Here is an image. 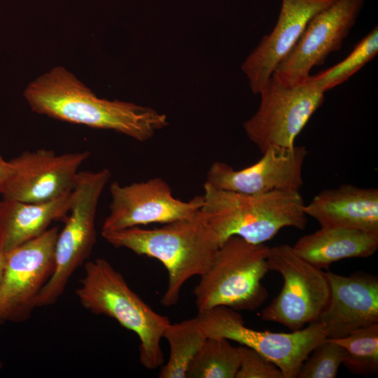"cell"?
<instances>
[{
	"label": "cell",
	"mask_w": 378,
	"mask_h": 378,
	"mask_svg": "<svg viewBox=\"0 0 378 378\" xmlns=\"http://www.w3.org/2000/svg\"><path fill=\"white\" fill-rule=\"evenodd\" d=\"M3 366H4V364H3V363L0 360V370L2 369Z\"/></svg>",
	"instance_id": "83f0119b"
},
{
	"label": "cell",
	"mask_w": 378,
	"mask_h": 378,
	"mask_svg": "<svg viewBox=\"0 0 378 378\" xmlns=\"http://www.w3.org/2000/svg\"><path fill=\"white\" fill-rule=\"evenodd\" d=\"M328 302L317 321L326 337L338 339L358 328L378 323V278L363 272L342 276L325 272Z\"/></svg>",
	"instance_id": "9a60e30c"
},
{
	"label": "cell",
	"mask_w": 378,
	"mask_h": 378,
	"mask_svg": "<svg viewBox=\"0 0 378 378\" xmlns=\"http://www.w3.org/2000/svg\"><path fill=\"white\" fill-rule=\"evenodd\" d=\"M366 0H335L315 14L274 74L286 84L304 82L312 69L339 50Z\"/></svg>",
	"instance_id": "8fae6325"
},
{
	"label": "cell",
	"mask_w": 378,
	"mask_h": 378,
	"mask_svg": "<svg viewBox=\"0 0 378 378\" xmlns=\"http://www.w3.org/2000/svg\"><path fill=\"white\" fill-rule=\"evenodd\" d=\"M239 350L240 364L235 378H284L279 367L257 351L241 344Z\"/></svg>",
	"instance_id": "d4e9b609"
},
{
	"label": "cell",
	"mask_w": 378,
	"mask_h": 378,
	"mask_svg": "<svg viewBox=\"0 0 378 378\" xmlns=\"http://www.w3.org/2000/svg\"><path fill=\"white\" fill-rule=\"evenodd\" d=\"M197 317L206 337L226 338L257 351L277 365L284 378H297L309 353L327 338L318 321L285 333L249 328L237 311L225 306L198 312Z\"/></svg>",
	"instance_id": "52a82bcc"
},
{
	"label": "cell",
	"mask_w": 378,
	"mask_h": 378,
	"mask_svg": "<svg viewBox=\"0 0 378 378\" xmlns=\"http://www.w3.org/2000/svg\"><path fill=\"white\" fill-rule=\"evenodd\" d=\"M71 195L72 191L41 203L1 201L0 249L7 253L41 234L52 221L66 217Z\"/></svg>",
	"instance_id": "d6986e66"
},
{
	"label": "cell",
	"mask_w": 378,
	"mask_h": 378,
	"mask_svg": "<svg viewBox=\"0 0 378 378\" xmlns=\"http://www.w3.org/2000/svg\"><path fill=\"white\" fill-rule=\"evenodd\" d=\"M163 337L169 344V356L158 374L160 378H186L188 368L206 339L197 317L170 323Z\"/></svg>",
	"instance_id": "ffe728a7"
},
{
	"label": "cell",
	"mask_w": 378,
	"mask_h": 378,
	"mask_svg": "<svg viewBox=\"0 0 378 378\" xmlns=\"http://www.w3.org/2000/svg\"><path fill=\"white\" fill-rule=\"evenodd\" d=\"M321 227H346L378 233V190L343 184L315 195L304 206Z\"/></svg>",
	"instance_id": "e0dca14e"
},
{
	"label": "cell",
	"mask_w": 378,
	"mask_h": 378,
	"mask_svg": "<svg viewBox=\"0 0 378 378\" xmlns=\"http://www.w3.org/2000/svg\"><path fill=\"white\" fill-rule=\"evenodd\" d=\"M267 266L269 271L282 276L284 285L262 310L261 318L291 331L317 321L329 297L325 272L298 255L288 244L270 247Z\"/></svg>",
	"instance_id": "ba28073f"
},
{
	"label": "cell",
	"mask_w": 378,
	"mask_h": 378,
	"mask_svg": "<svg viewBox=\"0 0 378 378\" xmlns=\"http://www.w3.org/2000/svg\"><path fill=\"white\" fill-rule=\"evenodd\" d=\"M253 164L237 170L216 161L209 167L206 183L223 190L261 194L275 190H300L302 168L308 151L304 146H272Z\"/></svg>",
	"instance_id": "5bb4252c"
},
{
	"label": "cell",
	"mask_w": 378,
	"mask_h": 378,
	"mask_svg": "<svg viewBox=\"0 0 378 378\" xmlns=\"http://www.w3.org/2000/svg\"><path fill=\"white\" fill-rule=\"evenodd\" d=\"M6 260V253H4L2 250L0 249V281L1 280L3 274L4 272Z\"/></svg>",
	"instance_id": "4316f807"
},
{
	"label": "cell",
	"mask_w": 378,
	"mask_h": 378,
	"mask_svg": "<svg viewBox=\"0 0 378 378\" xmlns=\"http://www.w3.org/2000/svg\"><path fill=\"white\" fill-rule=\"evenodd\" d=\"M1 201H0V217H1Z\"/></svg>",
	"instance_id": "f1b7e54d"
},
{
	"label": "cell",
	"mask_w": 378,
	"mask_h": 378,
	"mask_svg": "<svg viewBox=\"0 0 378 378\" xmlns=\"http://www.w3.org/2000/svg\"><path fill=\"white\" fill-rule=\"evenodd\" d=\"M344 357V349L326 338L309 353L297 378H335Z\"/></svg>",
	"instance_id": "cb8c5ba5"
},
{
	"label": "cell",
	"mask_w": 378,
	"mask_h": 378,
	"mask_svg": "<svg viewBox=\"0 0 378 378\" xmlns=\"http://www.w3.org/2000/svg\"><path fill=\"white\" fill-rule=\"evenodd\" d=\"M378 52V27L363 37L342 61L309 79L325 92L343 83L371 61Z\"/></svg>",
	"instance_id": "603a6c76"
},
{
	"label": "cell",
	"mask_w": 378,
	"mask_h": 378,
	"mask_svg": "<svg viewBox=\"0 0 378 378\" xmlns=\"http://www.w3.org/2000/svg\"><path fill=\"white\" fill-rule=\"evenodd\" d=\"M110 177L106 168L79 172L72 190L70 215L57 236L54 270L43 288L48 297L60 298L74 272L91 253L96 242L97 207Z\"/></svg>",
	"instance_id": "9c48e42d"
},
{
	"label": "cell",
	"mask_w": 378,
	"mask_h": 378,
	"mask_svg": "<svg viewBox=\"0 0 378 378\" xmlns=\"http://www.w3.org/2000/svg\"><path fill=\"white\" fill-rule=\"evenodd\" d=\"M88 150L57 154L49 149L25 151L9 160L11 173L4 200L41 203L71 192Z\"/></svg>",
	"instance_id": "4fadbf2b"
},
{
	"label": "cell",
	"mask_w": 378,
	"mask_h": 378,
	"mask_svg": "<svg viewBox=\"0 0 378 378\" xmlns=\"http://www.w3.org/2000/svg\"><path fill=\"white\" fill-rule=\"evenodd\" d=\"M309 77L289 85L273 74L260 90V106L243 127L261 153L272 146H294L296 137L323 104L326 92Z\"/></svg>",
	"instance_id": "8992f818"
},
{
	"label": "cell",
	"mask_w": 378,
	"mask_h": 378,
	"mask_svg": "<svg viewBox=\"0 0 378 378\" xmlns=\"http://www.w3.org/2000/svg\"><path fill=\"white\" fill-rule=\"evenodd\" d=\"M345 350L342 365L351 373L374 375L378 372V323L363 327L348 335L332 339Z\"/></svg>",
	"instance_id": "7402d4cb"
},
{
	"label": "cell",
	"mask_w": 378,
	"mask_h": 378,
	"mask_svg": "<svg viewBox=\"0 0 378 378\" xmlns=\"http://www.w3.org/2000/svg\"><path fill=\"white\" fill-rule=\"evenodd\" d=\"M11 173L9 161L5 160L0 155V194H3Z\"/></svg>",
	"instance_id": "484cf974"
},
{
	"label": "cell",
	"mask_w": 378,
	"mask_h": 378,
	"mask_svg": "<svg viewBox=\"0 0 378 378\" xmlns=\"http://www.w3.org/2000/svg\"><path fill=\"white\" fill-rule=\"evenodd\" d=\"M269 250L238 236L226 239L194 289L198 312L218 306L236 311L259 308L268 297L261 280L269 271Z\"/></svg>",
	"instance_id": "5b68a950"
},
{
	"label": "cell",
	"mask_w": 378,
	"mask_h": 378,
	"mask_svg": "<svg viewBox=\"0 0 378 378\" xmlns=\"http://www.w3.org/2000/svg\"><path fill=\"white\" fill-rule=\"evenodd\" d=\"M293 248L314 266L328 270L334 262L342 259L372 255L378 248V233L346 227H321L300 238Z\"/></svg>",
	"instance_id": "ac0fdd59"
},
{
	"label": "cell",
	"mask_w": 378,
	"mask_h": 378,
	"mask_svg": "<svg viewBox=\"0 0 378 378\" xmlns=\"http://www.w3.org/2000/svg\"><path fill=\"white\" fill-rule=\"evenodd\" d=\"M335 0H282L276 23L241 65L251 90L258 94L296 43L310 19Z\"/></svg>",
	"instance_id": "2e32d148"
},
{
	"label": "cell",
	"mask_w": 378,
	"mask_h": 378,
	"mask_svg": "<svg viewBox=\"0 0 378 378\" xmlns=\"http://www.w3.org/2000/svg\"><path fill=\"white\" fill-rule=\"evenodd\" d=\"M76 294L81 305L94 314L105 315L134 332L139 339V360L149 370L164 364L161 340L169 318L155 312L123 276L104 258L85 263V275Z\"/></svg>",
	"instance_id": "277c9868"
},
{
	"label": "cell",
	"mask_w": 378,
	"mask_h": 378,
	"mask_svg": "<svg viewBox=\"0 0 378 378\" xmlns=\"http://www.w3.org/2000/svg\"><path fill=\"white\" fill-rule=\"evenodd\" d=\"M118 248L158 260L168 272V285L160 300L165 307L176 304L181 288L194 276L211 266L221 244L200 209L192 216L159 227H139L102 233Z\"/></svg>",
	"instance_id": "7a4b0ae2"
},
{
	"label": "cell",
	"mask_w": 378,
	"mask_h": 378,
	"mask_svg": "<svg viewBox=\"0 0 378 378\" xmlns=\"http://www.w3.org/2000/svg\"><path fill=\"white\" fill-rule=\"evenodd\" d=\"M110 193V211L102 233L188 218L200 211L204 203L203 195L188 201L175 198L169 184L159 177L125 186L113 182Z\"/></svg>",
	"instance_id": "7c38bea8"
},
{
	"label": "cell",
	"mask_w": 378,
	"mask_h": 378,
	"mask_svg": "<svg viewBox=\"0 0 378 378\" xmlns=\"http://www.w3.org/2000/svg\"><path fill=\"white\" fill-rule=\"evenodd\" d=\"M57 227L6 253L0 281V324L27 321L55 267Z\"/></svg>",
	"instance_id": "30bf717a"
},
{
	"label": "cell",
	"mask_w": 378,
	"mask_h": 378,
	"mask_svg": "<svg viewBox=\"0 0 378 378\" xmlns=\"http://www.w3.org/2000/svg\"><path fill=\"white\" fill-rule=\"evenodd\" d=\"M24 96L38 114L92 128L111 130L138 141L150 139L168 125L150 107L97 97L73 74L56 66L30 83Z\"/></svg>",
	"instance_id": "6da1fadb"
},
{
	"label": "cell",
	"mask_w": 378,
	"mask_h": 378,
	"mask_svg": "<svg viewBox=\"0 0 378 378\" xmlns=\"http://www.w3.org/2000/svg\"><path fill=\"white\" fill-rule=\"evenodd\" d=\"M240 364L239 346L223 337H206L192 360L188 378H235Z\"/></svg>",
	"instance_id": "44dd1931"
},
{
	"label": "cell",
	"mask_w": 378,
	"mask_h": 378,
	"mask_svg": "<svg viewBox=\"0 0 378 378\" xmlns=\"http://www.w3.org/2000/svg\"><path fill=\"white\" fill-rule=\"evenodd\" d=\"M201 209L220 244L238 236L253 244H264L284 227L304 230L307 215L300 190H275L246 194L216 189L204 183Z\"/></svg>",
	"instance_id": "3957f363"
}]
</instances>
